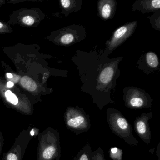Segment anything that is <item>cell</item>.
Returning <instances> with one entry per match:
<instances>
[{"instance_id": "cell-9", "label": "cell", "mask_w": 160, "mask_h": 160, "mask_svg": "<svg viewBox=\"0 0 160 160\" xmlns=\"http://www.w3.org/2000/svg\"><path fill=\"white\" fill-rule=\"evenodd\" d=\"M114 70L111 67L105 68L100 74V80L101 83L106 84L109 83L114 75Z\"/></svg>"}, {"instance_id": "cell-22", "label": "cell", "mask_w": 160, "mask_h": 160, "mask_svg": "<svg viewBox=\"0 0 160 160\" xmlns=\"http://www.w3.org/2000/svg\"><path fill=\"white\" fill-rule=\"evenodd\" d=\"M3 27V25L2 23L0 22V29L2 28Z\"/></svg>"}, {"instance_id": "cell-5", "label": "cell", "mask_w": 160, "mask_h": 160, "mask_svg": "<svg viewBox=\"0 0 160 160\" xmlns=\"http://www.w3.org/2000/svg\"><path fill=\"white\" fill-rule=\"evenodd\" d=\"M152 117V112L143 113L139 117L136 118L134 122L135 131L140 139L149 145L151 140L152 135L149 121Z\"/></svg>"}, {"instance_id": "cell-12", "label": "cell", "mask_w": 160, "mask_h": 160, "mask_svg": "<svg viewBox=\"0 0 160 160\" xmlns=\"http://www.w3.org/2000/svg\"><path fill=\"white\" fill-rule=\"evenodd\" d=\"M147 63L150 67L155 68L159 64L158 58L153 52H149L146 56Z\"/></svg>"}, {"instance_id": "cell-8", "label": "cell", "mask_w": 160, "mask_h": 160, "mask_svg": "<svg viewBox=\"0 0 160 160\" xmlns=\"http://www.w3.org/2000/svg\"><path fill=\"white\" fill-rule=\"evenodd\" d=\"M92 152L90 145L87 144L80 149L73 160H92Z\"/></svg>"}, {"instance_id": "cell-3", "label": "cell", "mask_w": 160, "mask_h": 160, "mask_svg": "<svg viewBox=\"0 0 160 160\" xmlns=\"http://www.w3.org/2000/svg\"><path fill=\"white\" fill-rule=\"evenodd\" d=\"M63 118L67 129L76 135L88 132L91 127L89 115L86 113L83 108L78 106L69 107Z\"/></svg>"}, {"instance_id": "cell-20", "label": "cell", "mask_w": 160, "mask_h": 160, "mask_svg": "<svg viewBox=\"0 0 160 160\" xmlns=\"http://www.w3.org/2000/svg\"><path fill=\"white\" fill-rule=\"evenodd\" d=\"M13 83L11 82V81H9V82L7 83V87H8V88H12V87H13Z\"/></svg>"}, {"instance_id": "cell-6", "label": "cell", "mask_w": 160, "mask_h": 160, "mask_svg": "<svg viewBox=\"0 0 160 160\" xmlns=\"http://www.w3.org/2000/svg\"><path fill=\"white\" fill-rule=\"evenodd\" d=\"M125 105L132 109H140L152 107V100L149 96L138 91L128 92L124 96Z\"/></svg>"}, {"instance_id": "cell-15", "label": "cell", "mask_w": 160, "mask_h": 160, "mask_svg": "<svg viewBox=\"0 0 160 160\" xmlns=\"http://www.w3.org/2000/svg\"><path fill=\"white\" fill-rule=\"evenodd\" d=\"M92 160H106L104 150L102 148H99L96 150L92 152Z\"/></svg>"}, {"instance_id": "cell-18", "label": "cell", "mask_w": 160, "mask_h": 160, "mask_svg": "<svg viewBox=\"0 0 160 160\" xmlns=\"http://www.w3.org/2000/svg\"><path fill=\"white\" fill-rule=\"evenodd\" d=\"M61 2L64 8H68L71 6L72 1L69 0H62L61 1Z\"/></svg>"}, {"instance_id": "cell-16", "label": "cell", "mask_w": 160, "mask_h": 160, "mask_svg": "<svg viewBox=\"0 0 160 160\" xmlns=\"http://www.w3.org/2000/svg\"><path fill=\"white\" fill-rule=\"evenodd\" d=\"M74 37L72 34H66L62 37L61 42L63 44H70L73 41Z\"/></svg>"}, {"instance_id": "cell-7", "label": "cell", "mask_w": 160, "mask_h": 160, "mask_svg": "<svg viewBox=\"0 0 160 160\" xmlns=\"http://www.w3.org/2000/svg\"><path fill=\"white\" fill-rule=\"evenodd\" d=\"M136 22L122 26L117 29L109 43V49H113L119 46L132 34L135 28Z\"/></svg>"}, {"instance_id": "cell-19", "label": "cell", "mask_w": 160, "mask_h": 160, "mask_svg": "<svg viewBox=\"0 0 160 160\" xmlns=\"http://www.w3.org/2000/svg\"><path fill=\"white\" fill-rule=\"evenodd\" d=\"M3 145H4V140L3 139V136L1 132H0V153H1Z\"/></svg>"}, {"instance_id": "cell-21", "label": "cell", "mask_w": 160, "mask_h": 160, "mask_svg": "<svg viewBox=\"0 0 160 160\" xmlns=\"http://www.w3.org/2000/svg\"><path fill=\"white\" fill-rule=\"evenodd\" d=\"M7 76L9 78H12L13 75L11 73H7Z\"/></svg>"}, {"instance_id": "cell-13", "label": "cell", "mask_w": 160, "mask_h": 160, "mask_svg": "<svg viewBox=\"0 0 160 160\" xmlns=\"http://www.w3.org/2000/svg\"><path fill=\"white\" fill-rule=\"evenodd\" d=\"M101 15L104 19H108L111 14L112 6L110 3H105L102 5L101 9Z\"/></svg>"}, {"instance_id": "cell-4", "label": "cell", "mask_w": 160, "mask_h": 160, "mask_svg": "<svg viewBox=\"0 0 160 160\" xmlns=\"http://www.w3.org/2000/svg\"><path fill=\"white\" fill-rule=\"evenodd\" d=\"M33 137L28 130H24L16 139L12 148L3 154V160H23L25 152Z\"/></svg>"}, {"instance_id": "cell-14", "label": "cell", "mask_w": 160, "mask_h": 160, "mask_svg": "<svg viewBox=\"0 0 160 160\" xmlns=\"http://www.w3.org/2000/svg\"><path fill=\"white\" fill-rule=\"evenodd\" d=\"M5 96L6 100L9 102L12 103L14 105H17L18 103V99L15 94H14L10 90H7L5 92Z\"/></svg>"}, {"instance_id": "cell-10", "label": "cell", "mask_w": 160, "mask_h": 160, "mask_svg": "<svg viewBox=\"0 0 160 160\" xmlns=\"http://www.w3.org/2000/svg\"><path fill=\"white\" fill-rule=\"evenodd\" d=\"M20 83L25 88L29 91H33L37 88V85L35 82L28 76H24L20 80Z\"/></svg>"}, {"instance_id": "cell-1", "label": "cell", "mask_w": 160, "mask_h": 160, "mask_svg": "<svg viewBox=\"0 0 160 160\" xmlns=\"http://www.w3.org/2000/svg\"><path fill=\"white\" fill-rule=\"evenodd\" d=\"M37 160H60L59 133L49 127L39 134Z\"/></svg>"}, {"instance_id": "cell-11", "label": "cell", "mask_w": 160, "mask_h": 160, "mask_svg": "<svg viewBox=\"0 0 160 160\" xmlns=\"http://www.w3.org/2000/svg\"><path fill=\"white\" fill-rule=\"evenodd\" d=\"M109 154V157L113 160H122V150L117 147L110 148Z\"/></svg>"}, {"instance_id": "cell-2", "label": "cell", "mask_w": 160, "mask_h": 160, "mask_svg": "<svg viewBox=\"0 0 160 160\" xmlns=\"http://www.w3.org/2000/svg\"><path fill=\"white\" fill-rule=\"evenodd\" d=\"M107 122L113 133L131 146H137L138 141L133 135L132 125L120 111L114 108L107 111Z\"/></svg>"}, {"instance_id": "cell-17", "label": "cell", "mask_w": 160, "mask_h": 160, "mask_svg": "<svg viewBox=\"0 0 160 160\" xmlns=\"http://www.w3.org/2000/svg\"><path fill=\"white\" fill-rule=\"evenodd\" d=\"M23 22L24 24H26V25L31 26V25H33L34 24V19L32 17L27 16L23 18Z\"/></svg>"}]
</instances>
